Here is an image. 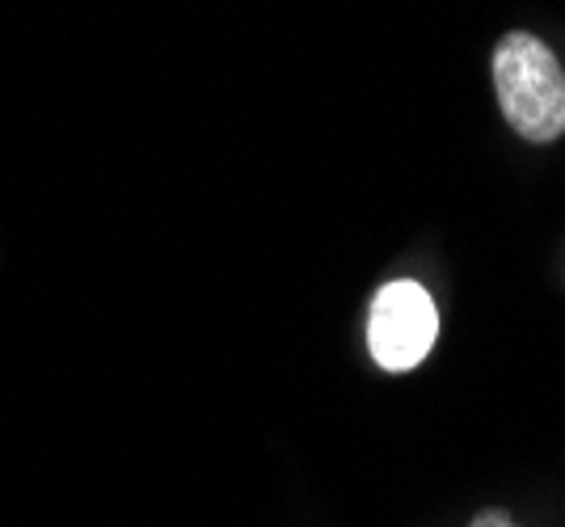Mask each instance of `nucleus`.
<instances>
[{
	"label": "nucleus",
	"mask_w": 565,
	"mask_h": 527,
	"mask_svg": "<svg viewBox=\"0 0 565 527\" xmlns=\"http://www.w3.org/2000/svg\"><path fill=\"white\" fill-rule=\"evenodd\" d=\"M494 89L507 122L532 144L565 136V73L536 34H507L494 51Z\"/></svg>",
	"instance_id": "f257e3e1"
},
{
	"label": "nucleus",
	"mask_w": 565,
	"mask_h": 527,
	"mask_svg": "<svg viewBox=\"0 0 565 527\" xmlns=\"http://www.w3.org/2000/svg\"><path fill=\"white\" fill-rule=\"evenodd\" d=\"M439 337V312L426 288L397 279L376 291L367 316V346L384 372H409L430 355Z\"/></svg>",
	"instance_id": "f03ea898"
},
{
	"label": "nucleus",
	"mask_w": 565,
	"mask_h": 527,
	"mask_svg": "<svg viewBox=\"0 0 565 527\" xmlns=\"http://www.w3.org/2000/svg\"><path fill=\"white\" fill-rule=\"evenodd\" d=\"M469 527H519V524L511 519V515H507V510H481V515H477Z\"/></svg>",
	"instance_id": "7ed1b4c3"
}]
</instances>
